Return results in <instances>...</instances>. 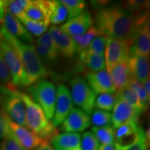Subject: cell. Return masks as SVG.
Listing matches in <instances>:
<instances>
[{"instance_id":"1","label":"cell","mask_w":150,"mask_h":150,"mask_svg":"<svg viewBox=\"0 0 150 150\" xmlns=\"http://www.w3.org/2000/svg\"><path fill=\"white\" fill-rule=\"evenodd\" d=\"M147 21V12L134 14L115 6L100 8L95 16V26L102 35L131 43L138 28Z\"/></svg>"},{"instance_id":"2","label":"cell","mask_w":150,"mask_h":150,"mask_svg":"<svg viewBox=\"0 0 150 150\" xmlns=\"http://www.w3.org/2000/svg\"><path fill=\"white\" fill-rule=\"evenodd\" d=\"M1 31L3 38L12 46L22 62L27 74L28 86L47 76V68L38 55L34 45L13 37L3 27L1 28Z\"/></svg>"},{"instance_id":"3","label":"cell","mask_w":150,"mask_h":150,"mask_svg":"<svg viewBox=\"0 0 150 150\" xmlns=\"http://www.w3.org/2000/svg\"><path fill=\"white\" fill-rule=\"evenodd\" d=\"M20 95L25 105V127L45 141L50 140L58 134L57 129L29 95L20 92Z\"/></svg>"},{"instance_id":"4","label":"cell","mask_w":150,"mask_h":150,"mask_svg":"<svg viewBox=\"0 0 150 150\" xmlns=\"http://www.w3.org/2000/svg\"><path fill=\"white\" fill-rule=\"evenodd\" d=\"M29 96L43 110L47 119L54 117L56 99V89L53 83L45 79L38 80L28 90Z\"/></svg>"},{"instance_id":"5","label":"cell","mask_w":150,"mask_h":150,"mask_svg":"<svg viewBox=\"0 0 150 150\" xmlns=\"http://www.w3.org/2000/svg\"><path fill=\"white\" fill-rule=\"evenodd\" d=\"M0 104L3 112L15 123L25 127V105L20 91L1 86L0 87Z\"/></svg>"},{"instance_id":"6","label":"cell","mask_w":150,"mask_h":150,"mask_svg":"<svg viewBox=\"0 0 150 150\" xmlns=\"http://www.w3.org/2000/svg\"><path fill=\"white\" fill-rule=\"evenodd\" d=\"M0 54L10 73L14 88L28 86L27 74L22 62L14 49L4 39L0 42Z\"/></svg>"},{"instance_id":"7","label":"cell","mask_w":150,"mask_h":150,"mask_svg":"<svg viewBox=\"0 0 150 150\" xmlns=\"http://www.w3.org/2000/svg\"><path fill=\"white\" fill-rule=\"evenodd\" d=\"M70 95L72 102L87 114L91 113L95 108L96 93L87 81L81 76H76L70 82Z\"/></svg>"},{"instance_id":"8","label":"cell","mask_w":150,"mask_h":150,"mask_svg":"<svg viewBox=\"0 0 150 150\" xmlns=\"http://www.w3.org/2000/svg\"><path fill=\"white\" fill-rule=\"evenodd\" d=\"M4 115L9 133L24 150H33L45 142L26 127L15 123L4 113Z\"/></svg>"},{"instance_id":"9","label":"cell","mask_w":150,"mask_h":150,"mask_svg":"<svg viewBox=\"0 0 150 150\" xmlns=\"http://www.w3.org/2000/svg\"><path fill=\"white\" fill-rule=\"evenodd\" d=\"M131 42L129 40L107 38L105 45V62L107 71L117 63L127 61L130 56Z\"/></svg>"},{"instance_id":"10","label":"cell","mask_w":150,"mask_h":150,"mask_svg":"<svg viewBox=\"0 0 150 150\" xmlns=\"http://www.w3.org/2000/svg\"><path fill=\"white\" fill-rule=\"evenodd\" d=\"M73 108L70 93L67 86L60 84L56 89V99L52 124L56 127L61 125Z\"/></svg>"},{"instance_id":"11","label":"cell","mask_w":150,"mask_h":150,"mask_svg":"<svg viewBox=\"0 0 150 150\" xmlns=\"http://www.w3.org/2000/svg\"><path fill=\"white\" fill-rule=\"evenodd\" d=\"M93 24L91 14L88 11L84 10L80 15L70 19L65 24L60 26L59 29L72 38L82 35L93 26Z\"/></svg>"},{"instance_id":"12","label":"cell","mask_w":150,"mask_h":150,"mask_svg":"<svg viewBox=\"0 0 150 150\" xmlns=\"http://www.w3.org/2000/svg\"><path fill=\"white\" fill-rule=\"evenodd\" d=\"M113 112L111 115V123L114 129L132 121H138L140 113L138 110L120 99H116Z\"/></svg>"},{"instance_id":"13","label":"cell","mask_w":150,"mask_h":150,"mask_svg":"<svg viewBox=\"0 0 150 150\" xmlns=\"http://www.w3.org/2000/svg\"><path fill=\"white\" fill-rule=\"evenodd\" d=\"M90 125V115L79 108H73L64 121L61 123L60 129L65 133H76L86 130Z\"/></svg>"},{"instance_id":"14","label":"cell","mask_w":150,"mask_h":150,"mask_svg":"<svg viewBox=\"0 0 150 150\" xmlns=\"http://www.w3.org/2000/svg\"><path fill=\"white\" fill-rule=\"evenodd\" d=\"M86 77L87 83L96 95L103 93L114 95L116 92L109 73L105 69L95 72H86Z\"/></svg>"},{"instance_id":"15","label":"cell","mask_w":150,"mask_h":150,"mask_svg":"<svg viewBox=\"0 0 150 150\" xmlns=\"http://www.w3.org/2000/svg\"><path fill=\"white\" fill-rule=\"evenodd\" d=\"M150 52L149 21L140 26L135 33L130 48V56H149Z\"/></svg>"},{"instance_id":"16","label":"cell","mask_w":150,"mask_h":150,"mask_svg":"<svg viewBox=\"0 0 150 150\" xmlns=\"http://www.w3.org/2000/svg\"><path fill=\"white\" fill-rule=\"evenodd\" d=\"M138 121H132L125 124L115 131V143L120 145H129L137 141L145 134Z\"/></svg>"},{"instance_id":"17","label":"cell","mask_w":150,"mask_h":150,"mask_svg":"<svg viewBox=\"0 0 150 150\" xmlns=\"http://www.w3.org/2000/svg\"><path fill=\"white\" fill-rule=\"evenodd\" d=\"M55 1L45 0L30 1L24 11V15L30 20L50 24V18L55 6Z\"/></svg>"},{"instance_id":"18","label":"cell","mask_w":150,"mask_h":150,"mask_svg":"<svg viewBox=\"0 0 150 150\" xmlns=\"http://www.w3.org/2000/svg\"><path fill=\"white\" fill-rule=\"evenodd\" d=\"M0 24H1V27H3L9 34L19 40L29 44L33 42V36L28 32L22 22L16 17L9 13L6 11L0 20Z\"/></svg>"},{"instance_id":"19","label":"cell","mask_w":150,"mask_h":150,"mask_svg":"<svg viewBox=\"0 0 150 150\" xmlns=\"http://www.w3.org/2000/svg\"><path fill=\"white\" fill-rule=\"evenodd\" d=\"M49 33L52 36L59 54L67 58H71L76 52L74 43L72 38L65 34L56 26L52 25Z\"/></svg>"},{"instance_id":"20","label":"cell","mask_w":150,"mask_h":150,"mask_svg":"<svg viewBox=\"0 0 150 150\" xmlns=\"http://www.w3.org/2000/svg\"><path fill=\"white\" fill-rule=\"evenodd\" d=\"M127 65L131 77L140 83H144L149 79V56H130L127 60Z\"/></svg>"},{"instance_id":"21","label":"cell","mask_w":150,"mask_h":150,"mask_svg":"<svg viewBox=\"0 0 150 150\" xmlns=\"http://www.w3.org/2000/svg\"><path fill=\"white\" fill-rule=\"evenodd\" d=\"M50 142L56 150H81V136L77 133H58Z\"/></svg>"},{"instance_id":"22","label":"cell","mask_w":150,"mask_h":150,"mask_svg":"<svg viewBox=\"0 0 150 150\" xmlns=\"http://www.w3.org/2000/svg\"><path fill=\"white\" fill-rule=\"evenodd\" d=\"M116 91L129 85L131 74L127 61L121 62L111 67L108 71Z\"/></svg>"},{"instance_id":"23","label":"cell","mask_w":150,"mask_h":150,"mask_svg":"<svg viewBox=\"0 0 150 150\" xmlns=\"http://www.w3.org/2000/svg\"><path fill=\"white\" fill-rule=\"evenodd\" d=\"M79 54V61L81 65H85L88 69V72H98L104 70L106 67V62L104 55L88 54L81 52Z\"/></svg>"},{"instance_id":"24","label":"cell","mask_w":150,"mask_h":150,"mask_svg":"<svg viewBox=\"0 0 150 150\" xmlns=\"http://www.w3.org/2000/svg\"><path fill=\"white\" fill-rule=\"evenodd\" d=\"M115 97L116 99H120V100H122L131 105L140 114L146 110L142 105L136 93L133 91L130 86H127L116 91Z\"/></svg>"},{"instance_id":"25","label":"cell","mask_w":150,"mask_h":150,"mask_svg":"<svg viewBox=\"0 0 150 150\" xmlns=\"http://www.w3.org/2000/svg\"><path fill=\"white\" fill-rule=\"evenodd\" d=\"M99 35H104L99 31V29L93 25L90 29L82 35L72 37L73 42L74 43L76 52H81L88 47L92 41Z\"/></svg>"},{"instance_id":"26","label":"cell","mask_w":150,"mask_h":150,"mask_svg":"<svg viewBox=\"0 0 150 150\" xmlns=\"http://www.w3.org/2000/svg\"><path fill=\"white\" fill-rule=\"evenodd\" d=\"M17 18L22 22L28 32L31 35L35 37L41 36L42 34H44L50 24L45 22H38L30 20L24 13Z\"/></svg>"},{"instance_id":"27","label":"cell","mask_w":150,"mask_h":150,"mask_svg":"<svg viewBox=\"0 0 150 150\" xmlns=\"http://www.w3.org/2000/svg\"><path fill=\"white\" fill-rule=\"evenodd\" d=\"M92 133L98 140L99 143H101V145L112 144L115 141V130L111 125L103 127H93Z\"/></svg>"},{"instance_id":"28","label":"cell","mask_w":150,"mask_h":150,"mask_svg":"<svg viewBox=\"0 0 150 150\" xmlns=\"http://www.w3.org/2000/svg\"><path fill=\"white\" fill-rule=\"evenodd\" d=\"M60 1L66 8L68 20L81 13L86 4L83 0H61Z\"/></svg>"},{"instance_id":"29","label":"cell","mask_w":150,"mask_h":150,"mask_svg":"<svg viewBox=\"0 0 150 150\" xmlns=\"http://www.w3.org/2000/svg\"><path fill=\"white\" fill-rule=\"evenodd\" d=\"M30 2L29 0H13L5 1L6 11L16 18L24 13L25 9Z\"/></svg>"},{"instance_id":"30","label":"cell","mask_w":150,"mask_h":150,"mask_svg":"<svg viewBox=\"0 0 150 150\" xmlns=\"http://www.w3.org/2000/svg\"><path fill=\"white\" fill-rule=\"evenodd\" d=\"M149 1L143 0H129L122 4V8L134 14H140L147 12Z\"/></svg>"},{"instance_id":"31","label":"cell","mask_w":150,"mask_h":150,"mask_svg":"<svg viewBox=\"0 0 150 150\" xmlns=\"http://www.w3.org/2000/svg\"><path fill=\"white\" fill-rule=\"evenodd\" d=\"M91 123L95 127H103L110 125L111 113L99 109L94 110L91 118Z\"/></svg>"},{"instance_id":"32","label":"cell","mask_w":150,"mask_h":150,"mask_svg":"<svg viewBox=\"0 0 150 150\" xmlns=\"http://www.w3.org/2000/svg\"><path fill=\"white\" fill-rule=\"evenodd\" d=\"M128 86H130L133 89V91L136 93L143 107L147 110L148 105H149L150 97L148 96L147 92L145 91L142 84L138 81L136 79H135L134 78L131 77Z\"/></svg>"},{"instance_id":"33","label":"cell","mask_w":150,"mask_h":150,"mask_svg":"<svg viewBox=\"0 0 150 150\" xmlns=\"http://www.w3.org/2000/svg\"><path fill=\"white\" fill-rule=\"evenodd\" d=\"M67 18V12L65 6L60 1H55V6L50 18V23L54 26L62 24Z\"/></svg>"},{"instance_id":"34","label":"cell","mask_w":150,"mask_h":150,"mask_svg":"<svg viewBox=\"0 0 150 150\" xmlns=\"http://www.w3.org/2000/svg\"><path fill=\"white\" fill-rule=\"evenodd\" d=\"M115 103V97L113 95L108 93L100 94L95 99V106L99 110L104 111H110L112 110Z\"/></svg>"},{"instance_id":"35","label":"cell","mask_w":150,"mask_h":150,"mask_svg":"<svg viewBox=\"0 0 150 150\" xmlns=\"http://www.w3.org/2000/svg\"><path fill=\"white\" fill-rule=\"evenodd\" d=\"M107 37L106 35H99L92 41L90 45L85 51H83L88 54H96V55H104V52L106 45Z\"/></svg>"},{"instance_id":"36","label":"cell","mask_w":150,"mask_h":150,"mask_svg":"<svg viewBox=\"0 0 150 150\" xmlns=\"http://www.w3.org/2000/svg\"><path fill=\"white\" fill-rule=\"evenodd\" d=\"M99 143L95 136L91 131L83 133L81 140V150H98Z\"/></svg>"},{"instance_id":"37","label":"cell","mask_w":150,"mask_h":150,"mask_svg":"<svg viewBox=\"0 0 150 150\" xmlns=\"http://www.w3.org/2000/svg\"><path fill=\"white\" fill-rule=\"evenodd\" d=\"M149 145V141H148L145 134L131 145L122 146L115 143V150H147Z\"/></svg>"},{"instance_id":"38","label":"cell","mask_w":150,"mask_h":150,"mask_svg":"<svg viewBox=\"0 0 150 150\" xmlns=\"http://www.w3.org/2000/svg\"><path fill=\"white\" fill-rule=\"evenodd\" d=\"M0 150H24L17 142L7 129L0 143Z\"/></svg>"},{"instance_id":"39","label":"cell","mask_w":150,"mask_h":150,"mask_svg":"<svg viewBox=\"0 0 150 150\" xmlns=\"http://www.w3.org/2000/svg\"><path fill=\"white\" fill-rule=\"evenodd\" d=\"M0 85L8 88L14 89L10 73L1 54H0Z\"/></svg>"},{"instance_id":"40","label":"cell","mask_w":150,"mask_h":150,"mask_svg":"<svg viewBox=\"0 0 150 150\" xmlns=\"http://www.w3.org/2000/svg\"><path fill=\"white\" fill-rule=\"evenodd\" d=\"M35 49L38 55L40 58L42 62L46 63H53L57 60L59 56L54 55L52 53L50 50H48L45 47L42 45L40 43H35Z\"/></svg>"},{"instance_id":"41","label":"cell","mask_w":150,"mask_h":150,"mask_svg":"<svg viewBox=\"0 0 150 150\" xmlns=\"http://www.w3.org/2000/svg\"><path fill=\"white\" fill-rule=\"evenodd\" d=\"M36 42L40 43L42 45L45 47L48 50H50L54 55L59 56V52H58L55 44H54V41L52 38V36L50 35L49 32L45 33L44 34H42L41 36L39 37L36 40Z\"/></svg>"},{"instance_id":"42","label":"cell","mask_w":150,"mask_h":150,"mask_svg":"<svg viewBox=\"0 0 150 150\" xmlns=\"http://www.w3.org/2000/svg\"><path fill=\"white\" fill-rule=\"evenodd\" d=\"M6 131V124L4 115L3 112H0V140L2 139Z\"/></svg>"},{"instance_id":"43","label":"cell","mask_w":150,"mask_h":150,"mask_svg":"<svg viewBox=\"0 0 150 150\" xmlns=\"http://www.w3.org/2000/svg\"><path fill=\"white\" fill-rule=\"evenodd\" d=\"M33 150H54L53 148L52 147L51 145L47 141H45L42 145H40L38 147H37Z\"/></svg>"},{"instance_id":"44","label":"cell","mask_w":150,"mask_h":150,"mask_svg":"<svg viewBox=\"0 0 150 150\" xmlns=\"http://www.w3.org/2000/svg\"><path fill=\"white\" fill-rule=\"evenodd\" d=\"M98 150H115V145L114 144H109V145H101L99 147Z\"/></svg>"},{"instance_id":"45","label":"cell","mask_w":150,"mask_h":150,"mask_svg":"<svg viewBox=\"0 0 150 150\" xmlns=\"http://www.w3.org/2000/svg\"><path fill=\"white\" fill-rule=\"evenodd\" d=\"M142 86H143L144 88H145V91L147 92L148 96L150 97V89H149V86H150V81H149V79L146 80L144 83H142Z\"/></svg>"},{"instance_id":"46","label":"cell","mask_w":150,"mask_h":150,"mask_svg":"<svg viewBox=\"0 0 150 150\" xmlns=\"http://www.w3.org/2000/svg\"><path fill=\"white\" fill-rule=\"evenodd\" d=\"M2 34H1V27H0V42L2 40Z\"/></svg>"}]
</instances>
